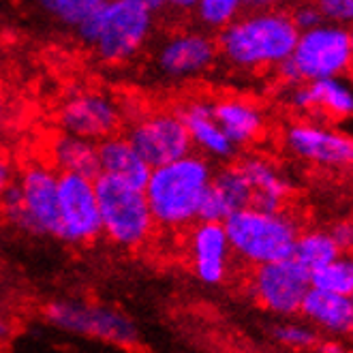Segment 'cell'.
<instances>
[{"label":"cell","instance_id":"3957f363","mask_svg":"<svg viewBox=\"0 0 353 353\" xmlns=\"http://www.w3.org/2000/svg\"><path fill=\"white\" fill-rule=\"evenodd\" d=\"M212 174L210 161L197 152L152 170L143 195L154 225L178 232L199 223V210Z\"/></svg>","mask_w":353,"mask_h":353},{"label":"cell","instance_id":"8992f818","mask_svg":"<svg viewBox=\"0 0 353 353\" xmlns=\"http://www.w3.org/2000/svg\"><path fill=\"white\" fill-rule=\"evenodd\" d=\"M94 189L101 210L103 238H108L114 246L124 251H137L146 246L157 225L143 191L108 176H99L94 180Z\"/></svg>","mask_w":353,"mask_h":353},{"label":"cell","instance_id":"7402d4cb","mask_svg":"<svg viewBox=\"0 0 353 353\" xmlns=\"http://www.w3.org/2000/svg\"><path fill=\"white\" fill-rule=\"evenodd\" d=\"M50 157L58 174L97 180L101 176L97 143L75 135L58 133L50 143Z\"/></svg>","mask_w":353,"mask_h":353},{"label":"cell","instance_id":"2e32d148","mask_svg":"<svg viewBox=\"0 0 353 353\" xmlns=\"http://www.w3.org/2000/svg\"><path fill=\"white\" fill-rule=\"evenodd\" d=\"M253 205V191L248 186L246 178L238 170V165H225L221 170H214L210 186H208L199 223H225L232 214L246 210Z\"/></svg>","mask_w":353,"mask_h":353},{"label":"cell","instance_id":"9a60e30c","mask_svg":"<svg viewBox=\"0 0 353 353\" xmlns=\"http://www.w3.org/2000/svg\"><path fill=\"white\" fill-rule=\"evenodd\" d=\"M232 248L221 223H195L189 234V261L199 283L216 287L230 272Z\"/></svg>","mask_w":353,"mask_h":353},{"label":"cell","instance_id":"f35d334b","mask_svg":"<svg viewBox=\"0 0 353 353\" xmlns=\"http://www.w3.org/2000/svg\"><path fill=\"white\" fill-rule=\"evenodd\" d=\"M351 302H353V296H351Z\"/></svg>","mask_w":353,"mask_h":353},{"label":"cell","instance_id":"603a6c76","mask_svg":"<svg viewBox=\"0 0 353 353\" xmlns=\"http://www.w3.org/2000/svg\"><path fill=\"white\" fill-rule=\"evenodd\" d=\"M339 257H341V251L325 230H310L306 234H300L294 246V255H292V259L300 263L306 272L321 270L323 265L332 263Z\"/></svg>","mask_w":353,"mask_h":353},{"label":"cell","instance_id":"8fae6325","mask_svg":"<svg viewBox=\"0 0 353 353\" xmlns=\"http://www.w3.org/2000/svg\"><path fill=\"white\" fill-rule=\"evenodd\" d=\"M216 58V37L201 30H176L157 43L152 65L165 79H191L212 69Z\"/></svg>","mask_w":353,"mask_h":353},{"label":"cell","instance_id":"4fadbf2b","mask_svg":"<svg viewBox=\"0 0 353 353\" xmlns=\"http://www.w3.org/2000/svg\"><path fill=\"white\" fill-rule=\"evenodd\" d=\"M308 289H310V272H306L294 259L259 265L255 268L251 279L253 298L265 310L279 317L298 315Z\"/></svg>","mask_w":353,"mask_h":353},{"label":"cell","instance_id":"836d02e7","mask_svg":"<svg viewBox=\"0 0 353 353\" xmlns=\"http://www.w3.org/2000/svg\"><path fill=\"white\" fill-rule=\"evenodd\" d=\"M11 323H9V319L7 317H3L0 315V341H7L9 336H11Z\"/></svg>","mask_w":353,"mask_h":353},{"label":"cell","instance_id":"52a82bcc","mask_svg":"<svg viewBox=\"0 0 353 353\" xmlns=\"http://www.w3.org/2000/svg\"><path fill=\"white\" fill-rule=\"evenodd\" d=\"M289 65L294 67L300 84L339 79L353 67L349 30L334 24H321L319 28L300 32Z\"/></svg>","mask_w":353,"mask_h":353},{"label":"cell","instance_id":"d4e9b609","mask_svg":"<svg viewBox=\"0 0 353 353\" xmlns=\"http://www.w3.org/2000/svg\"><path fill=\"white\" fill-rule=\"evenodd\" d=\"M310 287L319 292L336 294L351 298L353 296V257L341 255L321 270L310 272Z\"/></svg>","mask_w":353,"mask_h":353},{"label":"cell","instance_id":"d590c367","mask_svg":"<svg viewBox=\"0 0 353 353\" xmlns=\"http://www.w3.org/2000/svg\"><path fill=\"white\" fill-rule=\"evenodd\" d=\"M5 118V101H3V94H0V122Z\"/></svg>","mask_w":353,"mask_h":353},{"label":"cell","instance_id":"e0dca14e","mask_svg":"<svg viewBox=\"0 0 353 353\" xmlns=\"http://www.w3.org/2000/svg\"><path fill=\"white\" fill-rule=\"evenodd\" d=\"M182 120L186 133L191 137L193 150L197 148L208 161H227L236 154V146L225 137L212 114V101L208 99H189L174 110Z\"/></svg>","mask_w":353,"mask_h":353},{"label":"cell","instance_id":"9c48e42d","mask_svg":"<svg viewBox=\"0 0 353 353\" xmlns=\"http://www.w3.org/2000/svg\"><path fill=\"white\" fill-rule=\"evenodd\" d=\"M60 133L101 143L118 135L124 110L120 101L103 90H79L69 94L56 112Z\"/></svg>","mask_w":353,"mask_h":353},{"label":"cell","instance_id":"f1b7e54d","mask_svg":"<svg viewBox=\"0 0 353 353\" xmlns=\"http://www.w3.org/2000/svg\"><path fill=\"white\" fill-rule=\"evenodd\" d=\"M325 24L334 26H353V0H321L317 5Z\"/></svg>","mask_w":353,"mask_h":353},{"label":"cell","instance_id":"7a4b0ae2","mask_svg":"<svg viewBox=\"0 0 353 353\" xmlns=\"http://www.w3.org/2000/svg\"><path fill=\"white\" fill-rule=\"evenodd\" d=\"M298 28L289 13L283 11H251L240 15L232 26L219 32L216 46L234 69L257 71L279 67L292 58L298 43Z\"/></svg>","mask_w":353,"mask_h":353},{"label":"cell","instance_id":"d6a6232c","mask_svg":"<svg viewBox=\"0 0 353 353\" xmlns=\"http://www.w3.org/2000/svg\"><path fill=\"white\" fill-rule=\"evenodd\" d=\"M15 180H17V174H15L13 163L5 157H0V193L9 189L11 184H15Z\"/></svg>","mask_w":353,"mask_h":353},{"label":"cell","instance_id":"30bf717a","mask_svg":"<svg viewBox=\"0 0 353 353\" xmlns=\"http://www.w3.org/2000/svg\"><path fill=\"white\" fill-rule=\"evenodd\" d=\"M101 236L94 180L58 174V240L67 244H90Z\"/></svg>","mask_w":353,"mask_h":353},{"label":"cell","instance_id":"ac0fdd59","mask_svg":"<svg viewBox=\"0 0 353 353\" xmlns=\"http://www.w3.org/2000/svg\"><path fill=\"white\" fill-rule=\"evenodd\" d=\"M97 148H99L101 176H108L122 184H129L139 191L146 189L152 170L133 150L127 137L118 133L114 137H108L101 143H97Z\"/></svg>","mask_w":353,"mask_h":353},{"label":"cell","instance_id":"83f0119b","mask_svg":"<svg viewBox=\"0 0 353 353\" xmlns=\"http://www.w3.org/2000/svg\"><path fill=\"white\" fill-rule=\"evenodd\" d=\"M272 339L292 349H310L319 345V336L313 327L308 323H294V321L276 323L272 327Z\"/></svg>","mask_w":353,"mask_h":353},{"label":"cell","instance_id":"8d00e7d4","mask_svg":"<svg viewBox=\"0 0 353 353\" xmlns=\"http://www.w3.org/2000/svg\"><path fill=\"white\" fill-rule=\"evenodd\" d=\"M349 39H351V52H353V30H349Z\"/></svg>","mask_w":353,"mask_h":353},{"label":"cell","instance_id":"484cf974","mask_svg":"<svg viewBox=\"0 0 353 353\" xmlns=\"http://www.w3.org/2000/svg\"><path fill=\"white\" fill-rule=\"evenodd\" d=\"M103 5V0H43L39 7L58 24L77 30L86 19L97 13Z\"/></svg>","mask_w":353,"mask_h":353},{"label":"cell","instance_id":"4316f807","mask_svg":"<svg viewBox=\"0 0 353 353\" xmlns=\"http://www.w3.org/2000/svg\"><path fill=\"white\" fill-rule=\"evenodd\" d=\"M244 3L240 0H199L195 5V17L208 30H225L242 15Z\"/></svg>","mask_w":353,"mask_h":353},{"label":"cell","instance_id":"6da1fadb","mask_svg":"<svg viewBox=\"0 0 353 353\" xmlns=\"http://www.w3.org/2000/svg\"><path fill=\"white\" fill-rule=\"evenodd\" d=\"M163 0H103L75 34L105 65H124L133 60L154 32Z\"/></svg>","mask_w":353,"mask_h":353},{"label":"cell","instance_id":"7c38bea8","mask_svg":"<svg viewBox=\"0 0 353 353\" xmlns=\"http://www.w3.org/2000/svg\"><path fill=\"white\" fill-rule=\"evenodd\" d=\"M22 197V227L19 232L58 240V172L50 165L32 163L17 174Z\"/></svg>","mask_w":353,"mask_h":353},{"label":"cell","instance_id":"cb8c5ba5","mask_svg":"<svg viewBox=\"0 0 353 353\" xmlns=\"http://www.w3.org/2000/svg\"><path fill=\"white\" fill-rule=\"evenodd\" d=\"M310 94H313L315 112H327L339 118L353 116V88L339 79H321L308 84Z\"/></svg>","mask_w":353,"mask_h":353},{"label":"cell","instance_id":"277c9868","mask_svg":"<svg viewBox=\"0 0 353 353\" xmlns=\"http://www.w3.org/2000/svg\"><path fill=\"white\" fill-rule=\"evenodd\" d=\"M232 255L255 268L292 259L300 230L285 212L246 208L223 223Z\"/></svg>","mask_w":353,"mask_h":353},{"label":"cell","instance_id":"ba28073f","mask_svg":"<svg viewBox=\"0 0 353 353\" xmlns=\"http://www.w3.org/2000/svg\"><path fill=\"white\" fill-rule=\"evenodd\" d=\"M124 137L150 170L165 168L193 154V143L182 120L174 110H154L137 114Z\"/></svg>","mask_w":353,"mask_h":353},{"label":"cell","instance_id":"ffe728a7","mask_svg":"<svg viewBox=\"0 0 353 353\" xmlns=\"http://www.w3.org/2000/svg\"><path fill=\"white\" fill-rule=\"evenodd\" d=\"M214 120L234 146H246L263 133V114L255 103L240 97L212 101Z\"/></svg>","mask_w":353,"mask_h":353},{"label":"cell","instance_id":"e575fe53","mask_svg":"<svg viewBox=\"0 0 353 353\" xmlns=\"http://www.w3.org/2000/svg\"><path fill=\"white\" fill-rule=\"evenodd\" d=\"M321 353H345V349H343V345L330 341V343H323L321 345Z\"/></svg>","mask_w":353,"mask_h":353},{"label":"cell","instance_id":"4dcf8cb0","mask_svg":"<svg viewBox=\"0 0 353 353\" xmlns=\"http://www.w3.org/2000/svg\"><path fill=\"white\" fill-rule=\"evenodd\" d=\"M327 234L334 240L341 255L353 253V221H339Z\"/></svg>","mask_w":353,"mask_h":353},{"label":"cell","instance_id":"f546056e","mask_svg":"<svg viewBox=\"0 0 353 353\" xmlns=\"http://www.w3.org/2000/svg\"><path fill=\"white\" fill-rule=\"evenodd\" d=\"M289 17H292V22L298 28V32H308V30L319 28L321 24H325V19H323L317 5H300L294 9V13Z\"/></svg>","mask_w":353,"mask_h":353},{"label":"cell","instance_id":"1f68e13d","mask_svg":"<svg viewBox=\"0 0 353 353\" xmlns=\"http://www.w3.org/2000/svg\"><path fill=\"white\" fill-rule=\"evenodd\" d=\"M289 103H292L298 112H315V103H313V94H310L308 84L294 86L292 92H289Z\"/></svg>","mask_w":353,"mask_h":353},{"label":"cell","instance_id":"74e56055","mask_svg":"<svg viewBox=\"0 0 353 353\" xmlns=\"http://www.w3.org/2000/svg\"><path fill=\"white\" fill-rule=\"evenodd\" d=\"M351 334H353V323H351Z\"/></svg>","mask_w":353,"mask_h":353},{"label":"cell","instance_id":"5b68a950","mask_svg":"<svg viewBox=\"0 0 353 353\" xmlns=\"http://www.w3.org/2000/svg\"><path fill=\"white\" fill-rule=\"evenodd\" d=\"M41 313L46 323L67 334H77L122 349H135L141 343L137 323L124 310L110 304L60 298L48 302Z\"/></svg>","mask_w":353,"mask_h":353},{"label":"cell","instance_id":"d6986e66","mask_svg":"<svg viewBox=\"0 0 353 353\" xmlns=\"http://www.w3.org/2000/svg\"><path fill=\"white\" fill-rule=\"evenodd\" d=\"M238 170L253 191L251 208L263 212H283V203L292 191V184L274 163L263 157H246L238 163Z\"/></svg>","mask_w":353,"mask_h":353},{"label":"cell","instance_id":"44dd1931","mask_svg":"<svg viewBox=\"0 0 353 353\" xmlns=\"http://www.w3.org/2000/svg\"><path fill=\"white\" fill-rule=\"evenodd\" d=\"M300 313L308 323L321 327L327 334L339 336L351 332V323H353L351 298L319 292V289L310 287L300 306Z\"/></svg>","mask_w":353,"mask_h":353},{"label":"cell","instance_id":"5bb4252c","mask_svg":"<svg viewBox=\"0 0 353 353\" xmlns=\"http://www.w3.org/2000/svg\"><path fill=\"white\" fill-rule=\"evenodd\" d=\"M285 146L298 159L310 163L327 168H353V137L319 124H292L285 131Z\"/></svg>","mask_w":353,"mask_h":353}]
</instances>
